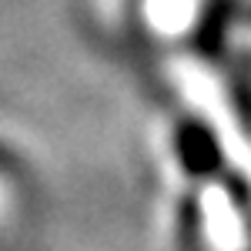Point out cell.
<instances>
[{
  "label": "cell",
  "mask_w": 251,
  "mask_h": 251,
  "mask_svg": "<svg viewBox=\"0 0 251 251\" xmlns=\"http://www.w3.org/2000/svg\"><path fill=\"white\" fill-rule=\"evenodd\" d=\"M211 0H137V17L148 27L144 34L157 40H177L184 34H194L201 20H208Z\"/></svg>",
  "instance_id": "cell-1"
}]
</instances>
